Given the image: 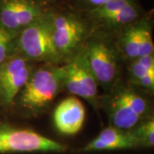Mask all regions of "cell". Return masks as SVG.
I'll return each instance as SVG.
<instances>
[{"label":"cell","instance_id":"1","mask_svg":"<svg viewBox=\"0 0 154 154\" xmlns=\"http://www.w3.org/2000/svg\"><path fill=\"white\" fill-rule=\"evenodd\" d=\"M99 102H101L110 126L123 130H130L152 116L147 94L128 82L119 80Z\"/></svg>","mask_w":154,"mask_h":154},{"label":"cell","instance_id":"2","mask_svg":"<svg viewBox=\"0 0 154 154\" xmlns=\"http://www.w3.org/2000/svg\"><path fill=\"white\" fill-rule=\"evenodd\" d=\"M63 89V64L42 63L33 69L15 101L28 115H38L49 107Z\"/></svg>","mask_w":154,"mask_h":154},{"label":"cell","instance_id":"3","mask_svg":"<svg viewBox=\"0 0 154 154\" xmlns=\"http://www.w3.org/2000/svg\"><path fill=\"white\" fill-rule=\"evenodd\" d=\"M51 37L62 63L82 49L94 28L88 18L74 11L47 12Z\"/></svg>","mask_w":154,"mask_h":154},{"label":"cell","instance_id":"4","mask_svg":"<svg viewBox=\"0 0 154 154\" xmlns=\"http://www.w3.org/2000/svg\"><path fill=\"white\" fill-rule=\"evenodd\" d=\"M113 38L114 35L94 29L83 46L89 67L99 87L105 93L120 80V60L122 57Z\"/></svg>","mask_w":154,"mask_h":154},{"label":"cell","instance_id":"5","mask_svg":"<svg viewBox=\"0 0 154 154\" xmlns=\"http://www.w3.org/2000/svg\"><path fill=\"white\" fill-rule=\"evenodd\" d=\"M16 55L34 63L63 64L52 40L47 13L17 33Z\"/></svg>","mask_w":154,"mask_h":154},{"label":"cell","instance_id":"6","mask_svg":"<svg viewBox=\"0 0 154 154\" xmlns=\"http://www.w3.org/2000/svg\"><path fill=\"white\" fill-rule=\"evenodd\" d=\"M66 146L29 128L0 124V153L63 152Z\"/></svg>","mask_w":154,"mask_h":154},{"label":"cell","instance_id":"7","mask_svg":"<svg viewBox=\"0 0 154 154\" xmlns=\"http://www.w3.org/2000/svg\"><path fill=\"white\" fill-rule=\"evenodd\" d=\"M64 89L75 97L99 105V84L91 70L82 49L63 63Z\"/></svg>","mask_w":154,"mask_h":154},{"label":"cell","instance_id":"8","mask_svg":"<svg viewBox=\"0 0 154 154\" xmlns=\"http://www.w3.org/2000/svg\"><path fill=\"white\" fill-rule=\"evenodd\" d=\"M114 37L122 57L133 60L143 56L153 55L154 44L150 18L141 17L125 26Z\"/></svg>","mask_w":154,"mask_h":154},{"label":"cell","instance_id":"9","mask_svg":"<svg viewBox=\"0 0 154 154\" xmlns=\"http://www.w3.org/2000/svg\"><path fill=\"white\" fill-rule=\"evenodd\" d=\"M34 63L15 55L0 64V103L11 106L28 82Z\"/></svg>","mask_w":154,"mask_h":154},{"label":"cell","instance_id":"10","mask_svg":"<svg viewBox=\"0 0 154 154\" xmlns=\"http://www.w3.org/2000/svg\"><path fill=\"white\" fill-rule=\"evenodd\" d=\"M49 10L35 0H0V25L18 33L42 18Z\"/></svg>","mask_w":154,"mask_h":154},{"label":"cell","instance_id":"11","mask_svg":"<svg viewBox=\"0 0 154 154\" xmlns=\"http://www.w3.org/2000/svg\"><path fill=\"white\" fill-rule=\"evenodd\" d=\"M86 118V109L75 96L68 97L57 105L53 111L56 129L63 135H75L82 128Z\"/></svg>","mask_w":154,"mask_h":154},{"label":"cell","instance_id":"12","mask_svg":"<svg viewBox=\"0 0 154 154\" xmlns=\"http://www.w3.org/2000/svg\"><path fill=\"white\" fill-rule=\"evenodd\" d=\"M139 147H140V142L131 129L123 130L110 125L104 128L97 137L86 145L82 151L88 152L134 149Z\"/></svg>","mask_w":154,"mask_h":154},{"label":"cell","instance_id":"13","mask_svg":"<svg viewBox=\"0 0 154 154\" xmlns=\"http://www.w3.org/2000/svg\"><path fill=\"white\" fill-rule=\"evenodd\" d=\"M128 82L146 94L154 91V56H143L130 60L128 66Z\"/></svg>","mask_w":154,"mask_h":154},{"label":"cell","instance_id":"14","mask_svg":"<svg viewBox=\"0 0 154 154\" xmlns=\"http://www.w3.org/2000/svg\"><path fill=\"white\" fill-rule=\"evenodd\" d=\"M131 130L139 140L140 147L150 148L153 146L154 120L152 116L140 122Z\"/></svg>","mask_w":154,"mask_h":154},{"label":"cell","instance_id":"15","mask_svg":"<svg viewBox=\"0 0 154 154\" xmlns=\"http://www.w3.org/2000/svg\"><path fill=\"white\" fill-rule=\"evenodd\" d=\"M17 33L7 30L0 25V64L16 55Z\"/></svg>","mask_w":154,"mask_h":154},{"label":"cell","instance_id":"16","mask_svg":"<svg viewBox=\"0 0 154 154\" xmlns=\"http://www.w3.org/2000/svg\"><path fill=\"white\" fill-rule=\"evenodd\" d=\"M72 1L75 6L79 7L80 9L88 11L102 5L103 4H105L110 0H72Z\"/></svg>","mask_w":154,"mask_h":154},{"label":"cell","instance_id":"17","mask_svg":"<svg viewBox=\"0 0 154 154\" xmlns=\"http://www.w3.org/2000/svg\"><path fill=\"white\" fill-rule=\"evenodd\" d=\"M36 2H38V4L44 5L45 7L48 8L49 9L50 5H55L57 3L60 2L62 0H35Z\"/></svg>","mask_w":154,"mask_h":154}]
</instances>
